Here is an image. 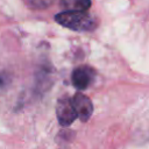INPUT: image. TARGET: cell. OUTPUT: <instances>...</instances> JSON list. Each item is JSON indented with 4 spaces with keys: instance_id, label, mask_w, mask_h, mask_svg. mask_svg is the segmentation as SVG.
Masks as SVG:
<instances>
[{
    "instance_id": "6da1fadb",
    "label": "cell",
    "mask_w": 149,
    "mask_h": 149,
    "mask_svg": "<svg viewBox=\"0 0 149 149\" xmlns=\"http://www.w3.org/2000/svg\"><path fill=\"white\" fill-rule=\"evenodd\" d=\"M55 20L63 27L76 31H91L98 26V21L87 12H62L55 15Z\"/></svg>"
},
{
    "instance_id": "7a4b0ae2",
    "label": "cell",
    "mask_w": 149,
    "mask_h": 149,
    "mask_svg": "<svg viewBox=\"0 0 149 149\" xmlns=\"http://www.w3.org/2000/svg\"><path fill=\"white\" fill-rule=\"evenodd\" d=\"M56 114L61 126L69 127L78 116L74 111L72 99L69 97L59 98L56 105Z\"/></svg>"
},
{
    "instance_id": "3957f363",
    "label": "cell",
    "mask_w": 149,
    "mask_h": 149,
    "mask_svg": "<svg viewBox=\"0 0 149 149\" xmlns=\"http://www.w3.org/2000/svg\"><path fill=\"white\" fill-rule=\"evenodd\" d=\"M95 78V70L88 65H80L72 71L71 80L76 88L85 90L87 88Z\"/></svg>"
},
{
    "instance_id": "277c9868",
    "label": "cell",
    "mask_w": 149,
    "mask_h": 149,
    "mask_svg": "<svg viewBox=\"0 0 149 149\" xmlns=\"http://www.w3.org/2000/svg\"><path fill=\"white\" fill-rule=\"evenodd\" d=\"M71 99H72L74 111L77 113V116L83 122H86L93 113V105H92L91 99L88 97H86L85 94L79 93V92L76 93Z\"/></svg>"
},
{
    "instance_id": "5b68a950",
    "label": "cell",
    "mask_w": 149,
    "mask_h": 149,
    "mask_svg": "<svg viewBox=\"0 0 149 149\" xmlns=\"http://www.w3.org/2000/svg\"><path fill=\"white\" fill-rule=\"evenodd\" d=\"M61 6L66 12H86L91 7V0H61Z\"/></svg>"
},
{
    "instance_id": "8992f818",
    "label": "cell",
    "mask_w": 149,
    "mask_h": 149,
    "mask_svg": "<svg viewBox=\"0 0 149 149\" xmlns=\"http://www.w3.org/2000/svg\"><path fill=\"white\" fill-rule=\"evenodd\" d=\"M24 1L33 9H44L54 2V0H24Z\"/></svg>"
},
{
    "instance_id": "52a82bcc",
    "label": "cell",
    "mask_w": 149,
    "mask_h": 149,
    "mask_svg": "<svg viewBox=\"0 0 149 149\" xmlns=\"http://www.w3.org/2000/svg\"><path fill=\"white\" fill-rule=\"evenodd\" d=\"M10 83H12V76H10V73H8L6 71L0 72V93L5 92L10 86Z\"/></svg>"
},
{
    "instance_id": "ba28073f",
    "label": "cell",
    "mask_w": 149,
    "mask_h": 149,
    "mask_svg": "<svg viewBox=\"0 0 149 149\" xmlns=\"http://www.w3.org/2000/svg\"><path fill=\"white\" fill-rule=\"evenodd\" d=\"M58 137H61V140H65L66 142H70L74 137V132H72V130H62V132H59Z\"/></svg>"
}]
</instances>
